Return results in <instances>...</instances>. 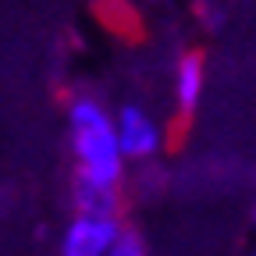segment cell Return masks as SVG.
<instances>
[{
  "instance_id": "obj_1",
  "label": "cell",
  "mask_w": 256,
  "mask_h": 256,
  "mask_svg": "<svg viewBox=\"0 0 256 256\" xmlns=\"http://www.w3.org/2000/svg\"><path fill=\"white\" fill-rule=\"evenodd\" d=\"M68 128H72V153H75V182L121 192L124 153L118 142L114 118L92 96H75L68 107Z\"/></svg>"
},
{
  "instance_id": "obj_2",
  "label": "cell",
  "mask_w": 256,
  "mask_h": 256,
  "mask_svg": "<svg viewBox=\"0 0 256 256\" xmlns=\"http://www.w3.org/2000/svg\"><path fill=\"white\" fill-rule=\"evenodd\" d=\"M124 235V224L118 214H82L75 210L72 224L60 235L57 256H110L118 238Z\"/></svg>"
},
{
  "instance_id": "obj_3",
  "label": "cell",
  "mask_w": 256,
  "mask_h": 256,
  "mask_svg": "<svg viewBox=\"0 0 256 256\" xmlns=\"http://www.w3.org/2000/svg\"><path fill=\"white\" fill-rule=\"evenodd\" d=\"M174 86H178V124L171 128V146H178L188 132V121L196 114L200 92H203V54L200 50H185L174 72Z\"/></svg>"
},
{
  "instance_id": "obj_4",
  "label": "cell",
  "mask_w": 256,
  "mask_h": 256,
  "mask_svg": "<svg viewBox=\"0 0 256 256\" xmlns=\"http://www.w3.org/2000/svg\"><path fill=\"white\" fill-rule=\"evenodd\" d=\"M114 124H118V142H121L124 160H146V156L156 153L160 132H156V124L150 121V114H142L139 107H121Z\"/></svg>"
},
{
  "instance_id": "obj_5",
  "label": "cell",
  "mask_w": 256,
  "mask_h": 256,
  "mask_svg": "<svg viewBox=\"0 0 256 256\" xmlns=\"http://www.w3.org/2000/svg\"><path fill=\"white\" fill-rule=\"evenodd\" d=\"M110 256H146V246H142V238L132 228H124V235L118 238V246L110 249Z\"/></svg>"
},
{
  "instance_id": "obj_6",
  "label": "cell",
  "mask_w": 256,
  "mask_h": 256,
  "mask_svg": "<svg viewBox=\"0 0 256 256\" xmlns=\"http://www.w3.org/2000/svg\"><path fill=\"white\" fill-rule=\"evenodd\" d=\"M252 224H256V210H252Z\"/></svg>"
}]
</instances>
